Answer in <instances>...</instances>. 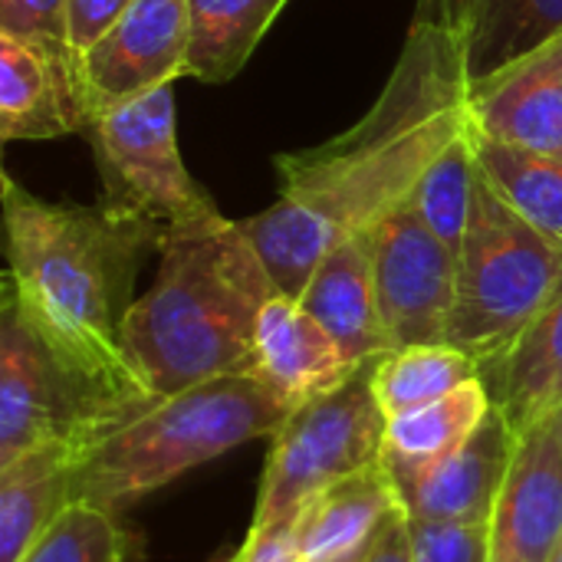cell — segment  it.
<instances>
[{
	"instance_id": "obj_13",
	"label": "cell",
	"mask_w": 562,
	"mask_h": 562,
	"mask_svg": "<svg viewBox=\"0 0 562 562\" xmlns=\"http://www.w3.org/2000/svg\"><path fill=\"white\" fill-rule=\"evenodd\" d=\"M468 115L484 138L562 158V33L471 79Z\"/></svg>"
},
{
	"instance_id": "obj_24",
	"label": "cell",
	"mask_w": 562,
	"mask_h": 562,
	"mask_svg": "<svg viewBox=\"0 0 562 562\" xmlns=\"http://www.w3.org/2000/svg\"><path fill=\"white\" fill-rule=\"evenodd\" d=\"M562 33V0H487L464 36L468 76L481 79Z\"/></svg>"
},
{
	"instance_id": "obj_32",
	"label": "cell",
	"mask_w": 562,
	"mask_h": 562,
	"mask_svg": "<svg viewBox=\"0 0 562 562\" xmlns=\"http://www.w3.org/2000/svg\"><path fill=\"white\" fill-rule=\"evenodd\" d=\"M550 562H562V540H560V547H557V553L550 557Z\"/></svg>"
},
{
	"instance_id": "obj_30",
	"label": "cell",
	"mask_w": 562,
	"mask_h": 562,
	"mask_svg": "<svg viewBox=\"0 0 562 562\" xmlns=\"http://www.w3.org/2000/svg\"><path fill=\"white\" fill-rule=\"evenodd\" d=\"M487 0H418L415 3V20L412 23H425V26H438L448 33H458L461 40L468 36V30L474 26L477 13L484 10Z\"/></svg>"
},
{
	"instance_id": "obj_21",
	"label": "cell",
	"mask_w": 562,
	"mask_h": 562,
	"mask_svg": "<svg viewBox=\"0 0 562 562\" xmlns=\"http://www.w3.org/2000/svg\"><path fill=\"white\" fill-rule=\"evenodd\" d=\"M290 0H188V79H234Z\"/></svg>"
},
{
	"instance_id": "obj_25",
	"label": "cell",
	"mask_w": 562,
	"mask_h": 562,
	"mask_svg": "<svg viewBox=\"0 0 562 562\" xmlns=\"http://www.w3.org/2000/svg\"><path fill=\"white\" fill-rule=\"evenodd\" d=\"M481 181V165H477V148H474V128L458 135L448 151L428 168L422 184L412 194V207L418 217L431 227V234L458 257L468 224H471V207Z\"/></svg>"
},
{
	"instance_id": "obj_9",
	"label": "cell",
	"mask_w": 562,
	"mask_h": 562,
	"mask_svg": "<svg viewBox=\"0 0 562 562\" xmlns=\"http://www.w3.org/2000/svg\"><path fill=\"white\" fill-rule=\"evenodd\" d=\"M369 237L379 306L392 346L445 342L458 290V257L431 234L412 204H402L375 224Z\"/></svg>"
},
{
	"instance_id": "obj_4",
	"label": "cell",
	"mask_w": 562,
	"mask_h": 562,
	"mask_svg": "<svg viewBox=\"0 0 562 562\" xmlns=\"http://www.w3.org/2000/svg\"><path fill=\"white\" fill-rule=\"evenodd\" d=\"M290 408L254 375H221L148 402L76 468V501L122 514L181 474L277 435Z\"/></svg>"
},
{
	"instance_id": "obj_2",
	"label": "cell",
	"mask_w": 562,
	"mask_h": 562,
	"mask_svg": "<svg viewBox=\"0 0 562 562\" xmlns=\"http://www.w3.org/2000/svg\"><path fill=\"white\" fill-rule=\"evenodd\" d=\"M7 277L30 329L79 375L125 402H151L125 359L122 329L145 254L165 231L69 201H46L3 175Z\"/></svg>"
},
{
	"instance_id": "obj_20",
	"label": "cell",
	"mask_w": 562,
	"mask_h": 562,
	"mask_svg": "<svg viewBox=\"0 0 562 562\" xmlns=\"http://www.w3.org/2000/svg\"><path fill=\"white\" fill-rule=\"evenodd\" d=\"M481 379L514 431L562 405V293Z\"/></svg>"
},
{
	"instance_id": "obj_23",
	"label": "cell",
	"mask_w": 562,
	"mask_h": 562,
	"mask_svg": "<svg viewBox=\"0 0 562 562\" xmlns=\"http://www.w3.org/2000/svg\"><path fill=\"white\" fill-rule=\"evenodd\" d=\"M474 148L487 184L537 231L562 244V158L514 148L477 132Z\"/></svg>"
},
{
	"instance_id": "obj_6",
	"label": "cell",
	"mask_w": 562,
	"mask_h": 562,
	"mask_svg": "<svg viewBox=\"0 0 562 562\" xmlns=\"http://www.w3.org/2000/svg\"><path fill=\"white\" fill-rule=\"evenodd\" d=\"M155 402V398H151ZM148 402H125L69 369L0 293V464L63 441L92 451Z\"/></svg>"
},
{
	"instance_id": "obj_19",
	"label": "cell",
	"mask_w": 562,
	"mask_h": 562,
	"mask_svg": "<svg viewBox=\"0 0 562 562\" xmlns=\"http://www.w3.org/2000/svg\"><path fill=\"white\" fill-rule=\"evenodd\" d=\"M491 408L494 402L484 379H474L438 402L385 418L379 461L395 481L398 497L431 468H438L448 454H454L491 415Z\"/></svg>"
},
{
	"instance_id": "obj_29",
	"label": "cell",
	"mask_w": 562,
	"mask_h": 562,
	"mask_svg": "<svg viewBox=\"0 0 562 562\" xmlns=\"http://www.w3.org/2000/svg\"><path fill=\"white\" fill-rule=\"evenodd\" d=\"M132 0H66V46L86 56L125 13Z\"/></svg>"
},
{
	"instance_id": "obj_11",
	"label": "cell",
	"mask_w": 562,
	"mask_h": 562,
	"mask_svg": "<svg viewBox=\"0 0 562 562\" xmlns=\"http://www.w3.org/2000/svg\"><path fill=\"white\" fill-rule=\"evenodd\" d=\"M562 540V405L517 431L491 517V562H550Z\"/></svg>"
},
{
	"instance_id": "obj_28",
	"label": "cell",
	"mask_w": 562,
	"mask_h": 562,
	"mask_svg": "<svg viewBox=\"0 0 562 562\" xmlns=\"http://www.w3.org/2000/svg\"><path fill=\"white\" fill-rule=\"evenodd\" d=\"M0 33L66 43V0H0Z\"/></svg>"
},
{
	"instance_id": "obj_12",
	"label": "cell",
	"mask_w": 562,
	"mask_h": 562,
	"mask_svg": "<svg viewBox=\"0 0 562 562\" xmlns=\"http://www.w3.org/2000/svg\"><path fill=\"white\" fill-rule=\"evenodd\" d=\"M92 122L79 56L56 40L0 33V138L49 142Z\"/></svg>"
},
{
	"instance_id": "obj_15",
	"label": "cell",
	"mask_w": 562,
	"mask_h": 562,
	"mask_svg": "<svg viewBox=\"0 0 562 562\" xmlns=\"http://www.w3.org/2000/svg\"><path fill=\"white\" fill-rule=\"evenodd\" d=\"M514 425L504 418V412L491 408V415L454 454H448L402 494L405 514L412 520L491 524L514 461Z\"/></svg>"
},
{
	"instance_id": "obj_22",
	"label": "cell",
	"mask_w": 562,
	"mask_h": 562,
	"mask_svg": "<svg viewBox=\"0 0 562 562\" xmlns=\"http://www.w3.org/2000/svg\"><path fill=\"white\" fill-rule=\"evenodd\" d=\"M481 379L477 359L451 342L405 346L372 362V392L385 418L422 408Z\"/></svg>"
},
{
	"instance_id": "obj_18",
	"label": "cell",
	"mask_w": 562,
	"mask_h": 562,
	"mask_svg": "<svg viewBox=\"0 0 562 562\" xmlns=\"http://www.w3.org/2000/svg\"><path fill=\"white\" fill-rule=\"evenodd\" d=\"M79 461V448L49 441L0 464V562L23 560L53 520L76 504Z\"/></svg>"
},
{
	"instance_id": "obj_26",
	"label": "cell",
	"mask_w": 562,
	"mask_h": 562,
	"mask_svg": "<svg viewBox=\"0 0 562 562\" xmlns=\"http://www.w3.org/2000/svg\"><path fill=\"white\" fill-rule=\"evenodd\" d=\"M135 550L138 543L119 514L76 501L20 562H138Z\"/></svg>"
},
{
	"instance_id": "obj_3",
	"label": "cell",
	"mask_w": 562,
	"mask_h": 562,
	"mask_svg": "<svg viewBox=\"0 0 562 562\" xmlns=\"http://www.w3.org/2000/svg\"><path fill=\"white\" fill-rule=\"evenodd\" d=\"M277 293L244 221L211 214L168 231L158 277L122 329L142 389L165 398L221 375H247L257 316Z\"/></svg>"
},
{
	"instance_id": "obj_16",
	"label": "cell",
	"mask_w": 562,
	"mask_h": 562,
	"mask_svg": "<svg viewBox=\"0 0 562 562\" xmlns=\"http://www.w3.org/2000/svg\"><path fill=\"white\" fill-rule=\"evenodd\" d=\"M306 313L339 342V349L356 362H375L395 352L375 290L372 237L359 234L336 244L323 263L313 270L310 283L296 296Z\"/></svg>"
},
{
	"instance_id": "obj_10",
	"label": "cell",
	"mask_w": 562,
	"mask_h": 562,
	"mask_svg": "<svg viewBox=\"0 0 562 562\" xmlns=\"http://www.w3.org/2000/svg\"><path fill=\"white\" fill-rule=\"evenodd\" d=\"M92 119L188 76V0H132L115 26L79 56Z\"/></svg>"
},
{
	"instance_id": "obj_27",
	"label": "cell",
	"mask_w": 562,
	"mask_h": 562,
	"mask_svg": "<svg viewBox=\"0 0 562 562\" xmlns=\"http://www.w3.org/2000/svg\"><path fill=\"white\" fill-rule=\"evenodd\" d=\"M412 562H491V524L412 520Z\"/></svg>"
},
{
	"instance_id": "obj_31",
	"label": "cell",
	"mask_w": 562,
	"mask_h": 562,
	"mask_svg": "<svg viewBox=\"0 0 562 562\" xmlns=\"http://www.w3.org/2000/svg\"><path fill=\"white\" fill-rule=\"evenodd\" d=\"M362 562H412V537H408V514L398 510L372 540Z\"/></svg>"
},
{
	"instance_id": "obj_8",
	"label": "cell",
	"mask_w": 562,
	"mask_h": 562,
	"mask_svg": "<svg viewBox=\"0 0 562 562\" xmlns=\"http://www.w3.org/2000/svg\"><path fill=\"white\" fill-rule=\"evenodd\" d=\"M86 138L95 155L105 211L148 221L165 234L221 214L178 151L171 86L99 112Z\"/></svg>"
},
{
	"instance_id": "obj_14",
	"label": "cell",
	"mask_w": 562,
	"mask_h": 562,
	"mask_svg": "<svg viewBox=\"0 0 562 562\" xmlns=\"http://www.w3.org/2000/svg\"><path fill=\"white\" fill-rule=\"evenodd\" d=\"M356 366L296 296L277 293L257 316L250 372L290 412L342 389Z\"/></svg>"
},
{
	"instance_id": "obj_33",
	"label": "cell",
	"mask_w": 562,
	"mask_h": 562,
	"mask_svg": "<svg viewBox=\"0 0 562 562\" xmlns=\"http://www.w3.org/2000/svg\"><path fill=\"white\" fill-rule=\"evenodd\" d=\"M366 553H369V550H366ZM366 553H359V557H349V560H342V562H362V557H366Z\"/></svg>"
},
{
	"instance_id": "obj_5",
	"label": "cell",
	"mask_w": 562,
	"mask_h": 562,
	"mask_svg": "<svg viewBox=\"0 0 562 562\" xmlns=\"http://www.w3.org/2000/svg\"><path fill=\"white\" fill-rule=\"evenodd\" d=\"M562 293V244L520 217L481 175L458 254L445 342L481 369L497 362Z\"/></svg>"
},
{
	"instance_id": "obj_1",
	"label": "cell",
	"mask_w": 562,
	"mask_h": 562,
	"mask_svg": "<svg viewBox=\"0 0 562 562\" xmlns=\"http://www.w3.org/2000/svg\"><path fill=\"white\" fill-rule=\"evenodd\" d=\"M468 59L458 33L412 23L369 112L336 138L277 155V201L247 217L263 267L300 296L323 257L412 201L428 168L471 128Z\"/></svg>"
},
{
	"instance_id": "obj_17",
	"label": "cell",
	"mask_w": 562,
	"mask_h": 562,
	"mask_svg": "<svg viewBox=\"0 0 562 562\" xmlns=\"http://www.w3.org/2000/svg\"><path fill=\"white\" fill-rule=\"evenodd\" d=\"M398 510H405L398 487L382 461H375L316 494L290 520L300 562H342L366 553Z\"/></svg>"
},
{
	"instance_id": "obj_7",
	"label": "cell",
	"mask_w": 562,
	"mask_h": 562,
	"mask_svg": "<svg viewBox=\"0 0 562 562\" xmlns=\"http://www.w3.org/2000/svg\"><path fill=\"white\" fill-rule=\"evenodd\" d=\"M385 412L372 392V362L342 389L290 412L273 435L250 533L293 520L326 487L372 468L382 454Z\"/></svg>"
}]
</instances>
